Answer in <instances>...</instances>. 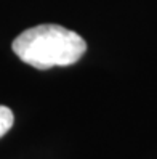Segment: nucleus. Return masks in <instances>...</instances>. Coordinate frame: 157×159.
Returning <instances> with one entry per match:
<instances>
[{
    "mask_svg": "<svg viewBox=\"0 0 157 159\" xmlns=\"http://www.w3.org/2000/svg\"><path fill=\"white\" fill-rule=\"evenodd\" d=\"M16 57L37 69L69 66L87 52L82 37L58 24H39L26 29L13 40Z\"/></svg>",
    "mask_w": 157,
    "mask_h": 159,
    "instance_id": "f257e3e1",
    "label": "nucleus"
},
{
    "mask_svg": "<svg viewBox=\"0 0 157 159\" xmlns=\"http://www.w3.org/2000/svg\"><path fill=\"white\" fill-rule=\"evenodd\" d=\"M13 122H15V116L11 109L7 106H0V138L13 127Z\"/></svg>",
    "mask_w": 157,
    "mask_h": 159,
    "instance_id": "f03ea898",
    "label": "nucleus"
}]
</instances>
